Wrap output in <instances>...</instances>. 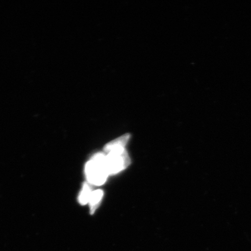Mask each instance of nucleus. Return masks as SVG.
Returning a JSON list of instances; mask_svg holds the SVG:
<instances>
[{
  "label": "nucleus",
  "mask_w": 251,
  "mask_h": 251,
  "mask_svg": "<svg viewBox=\"0 0 251 251\" xmlns=\"http://www.w3.org/2000/svg\"><path fill=\"white\" fill-rule=\"evenodd\" d=\"M130 138V134H126L123 136L117 138V139L111 141L104 147V151L108 153L113 151L125 149V147L129 141Z\"/></svg>",
  "instance_id": "7ed1b4c3"
},
{
  "label": "nucleus",
  "mask_w": 251,
  "mask_h": 251,
  "mask_svg": "<svg viewBox=\"0 0 251 251\" xmlns=\"http://www.w3.org/2000/svg\"><path fill=\"white\" fill-rule=\"evenodd\" d=\"M105 164L108 175H115L129 166L130 157L125 149L113 151L105 155Z\"/></svg>",
  "instance_id": "f03ea898"
},
{
  "label": "nucleus",
  "mask_w": 251,
  "mask_h": 251,
  "mask_svg": "<svg viewBox=\"0 0 251 251\" xmlns=\"http://www.w3.org/2000/svg\"><path fill=\"white\" fill-rule=\"evenodd\" d=\"M93 191L89 183H85L83 184L82 190L78 197V201L81 205H86L89 202L90 199Z\"/></svg>",
  "instance_id": "39448f33"
},
{
  "label": "nucleus",
  "mask_w": 251,
  "mask_h": 251,
  "mask_svg": "<svg viewBox=\"0 0 251 251\" xmlns=\"http://www.w3.org/2000/svg\"><path fill=\"white\" fill-rule=\"evenodd\" d=\"M103 194V191L101 190H97L93 191L89 202L90 207V213H92V214H94L97 208H98L100 202L101 201Z\"/></svg>",
  "instance_id": "20e7f679"
},
{
  "label": "nucleus",
  "mask_w": 251,
  "mask_h": 251,
  "mask_svg": "<svg viewBox=\"0 0 251 251\" xmlns=\"http://www.w3.org/2000/svg\"><path fill=\"white\" fill-rule=\"evenodd\" d=\"M85 174L87 181L91 184L101 186L106 180L108 173L105 164L104 153H96L92 159L87 163Z\"/></svg>",
  "instance_id": "f257e3e1"
}]
</instances>
